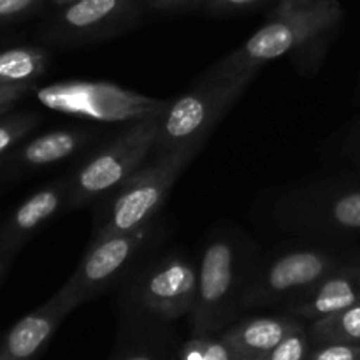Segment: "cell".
<instances>
[{
    "instance_id": "cell-1",
    "label": "cell",
    "mask_w": 360,
    "mask_h": 360,
    "mask_svg": "<svg viewBox=\"0 0 360 360\" xmlns=\"http://www.w3.org/2000/svg\"><path fill=\"white\" fill-rule=\"evenodd\" d=\"M343 20L340 0H276L266 23L213 70L221 74L259 72L266 63L306 51L329 37Z\"/></svg>"
},
{
    "instance_id": "cell-2",
    "label": "cell",
    "mask_w": 360,
    "mask_h": 360,
    "mask_svg": "<svg viewBox=\"0 0 360 360\" xmlns=\"http://www.w3.org/2000/svg\"><path fill=\"white\" fill-rule=\"evenodd\" d=\"M255 76L257 72L221 74L211 69L192 90L169 102L162 115L155 157L179 155L192 160Z\"/></svg>"
},
{
    "instance_id": "cell-3",
    "label": "cell",
    "mask_w": 360,
    "mask_h": 360,
    "mask_svg": "<svg viewBox=\"0 0 360 360\" xmlns=\"http://www.w3.org/2000/svg\"><path fill=\"white\" fill-rule=\"evenodd\" d=\"M162 115L129 123L118 137L88 158L69 179L67 207L84 206L95 199L111 195L127 178L144 164L153 151L160 130Z\"/></svg>"
},
{
    "instance_id": "cell-4",
    "label": "cell",
    "mask_w": 360,
    "mask_h": 360,
    "mask_svg": "<svg viewBox=\"0 0 360 360\" xmlns=\"http://www.w3.org/2000/svg\"><path fill=\"white\" fill-rule=\"evenodd\" d=\"M192 160L179 155L155 157L141 165L115 192L95 227V236L137 231L153 221L167 200L178 176Z\"/></svg>"
},
{
    "instance_id": "cell-5",
    "label": "cell",
    "mask_w": 360,
    "mask_h": 360,
    "mask_svg": "<svg viewBox=\"0 0 360 360\" xmlns=\"http://www.w3.org/2000/svg\"><path fill=\"white\" fill-rule=\"evenodd\" d=\"M42 105L98 123H134L160 115L169 102L104 81H62L37 91Z\"/></svg>"
},
{
    "instance_id": "cell-6",
    "label": "cell",
    "mask_w": 360,
    "mask_h": 360,
    "mask_svg": "<svg viewBox=\"0 0 360 360\" xmlns=\"http://www.w3.org/2000/svg\"><path fill=\"white\" fill-rule=\"evenodd\" d=\"M238 285V248L231 239H213L204 248L197 269V294L192 308L197 336H207L231 319L234 304H239Z\"/></svg>"
},
{
    "instance_id": "cell-7",
    "label": "cell",
    "mask_w": 360,
    "mask_h": 360,
    "mask_svg": "<svg viewBox=\"0 0 360 360\" xmlns=\"http://www.w3.org/2000/svg\"><path fill=\"white\" fill-rule=\"evenodd\" d=\"M341 264L322 250H294L264 266L239 297L243 308H267L288 302Z\"/></svg>"
},
{
    "instance_id": "cell-8",
    "label": "cell",
    "mask_w": 360,
    "mask_h": 360,
    "mask_svg": "<svg viewBox=\"0 0 360 360\" xmlns=\"http://www.w3.org/2000/svg\"><path fill=\"white\" fill-rule=\"evenodd\" d=\"M281 225L294 231H360V190L309 188L288 193L276 206Z\"/></svg>"
},
{
    "instance_id": "cell-9",
    "label": "cell",
    "mask_w": 360,
    "mask_h": 360,
    "mask_svg": "<svg viewBox=\"0 0 360 360\" xmlns=\"http://www.w3.org/2000/svg\"><path fill=\"white\" fill-rule=\"evenodd\" d=\"M150 229L151 224L137 231L94 238L79 266L63 285L77 306L97 297L116 278H120L139 253L150 234Z\"/></svg>"
},
{
    "instance_id": "cell-10",
    "label": "cell",
    "mask_w": 360,
    "mask_h": 360,
    "mask_svg": "<svg viewBox=\"0 0 360 360\" xmlns=\"http://www.w3.org/2000/svg\"><path fill=\"white\" fill-rule=\"evenodd\" d=\"M197 294V269L185 257L171 255L151 267L137 290L148 311L174 320L192 311Z\"/></svg>"
},
{
    "instance_id": "cell-11",
    "label": "cell",
    "mask_w": 360,
    "mask_h": 360,
    "mask_svg": "<svg viewBox=\"0 0 360 360\" xmlns=\"http://www.w3.org/2000/svg\"><path fill=\"white\" fill-rule=\"evenodd\" d=\"M137 11V0H77L60 14L58 34L76 42L109 37L132 23Z\"/></svg>"
},
{
    "instance_id": "cell-12",
    "label": "cell",
    "mask_w": 360,
    "mask_h": 360,
    "mask_svg": "<svg viewBox=\"0 0 360 360\" xmlns=\"http://www.w3.org/2000/svg\"><path fill=\"white\" fill-rule=\"evenodd\" d=\"M76 308L77 302L62 287L44 304L14 323L0 345V354L11 360H34L49 343L62 320Z\"/></svg>"
},
{
    "instance_id": "cell-13",
    "label": "cell",
    "mask_w": 360,
    "mask_h": 360,
    "mask_svg": "<svg viewBox=\"0 0 360 360\" xmlns=\"http://www.w3.org/2000/svg\"><path fill=\"white\" fill-rule=\"evenodd\" d=\"M360 301V266H340L287 302L295 319L319 320Z\"/></svg>"
},
{
    "instance_id": "cell-14",
    "label": "cell",
    "mask_w": 360,
    "mask_h": 360,
    "mask_svg": "<svg viewBox=\"0 0 360 360\" xmlns=\"http://www.w3.org/2000/svg\"><path fill=\"white\" fill-rule=\"evenodd\" d=\"M295 316H259L238 323L221 336L232 360H260L288 334L301 329Z\"/></svg>"
},
{
    "instance_id": "cell-15",
    "label": "cell",
    "mask_w": 360,
    "mask_h": 360,
    "mask_svg": "<svg viewBox=\"0 0 360 360\" xmlns=\"http://www.w3.org/2000/svg\"><path fill=\"white\" fill-rule=\"evenodd\" d=\"M67 195H69V179L37 190L34 195L28 197L7 221L0 236L2 248L13 250L27 241L35 231H39L63 206H67Z\"/></svg>"
},
{
    "instance_id": "cell-16",
    "label": "cell",
    "mask_w": 360,
    "mask_h": 360,
    "mask_svg": "<svg viewBox=\"0 0 360 360\" xmlns=\"http://www.w3.org/2000/svg\"><path fill=\"white\" fill-rule=\"evenodd\" d=\"M94 134L84 129H62L42 134L25 144L18 153L20 164L27 167H46L67 160L79 153L91 141Z\"/></svg>"
},
{
    "instance_id": "cell-17",
    "label": "cell",
    "mask_w": 360,
    "mask_h": 360,
    "mask_svg": "<svg viewBox=\"0 0 360 360\" xmlns=\"http://www.w3.org/2000/svg\"><path fill=\"white\" fill-rule=\"evenodd\" d=\"M48 55L41 48H13L0 51V84L34 83L44 74Z\"/></svg>"
},
{
    "instance_id": "cell-18",
    "label": "cell",
    "mask_w": 360,
    "mask_h": 360,
    "mask_svg": "<svg viewBox=\"0 0 360 360\" xmlns=\"http://www.w3.org/2000/svg\"><path fill=\"white\" fill-rule=\"evenodd\" d=\"M309 338L316 343H360V301L333 315L313 320Z\"/></svg>"
},
{
    "instance_id": "cell-19",
    "label": "cell",
    "mask_w": 360,
    "mask_h": 360,
    "mask_svg": "<svg viewBox=\"0 0 360 360\" xmlns=\"http://www.w3.org/2000/svg\"><path fill=\"white\" fill-rule=\"evenodd\" d=\"M37 123L39 115L35 112H21L0 120V155L20 143L32 129H35Z\"/></svg>"
},
{
    "instance_id": "cell-20",
    "label": "cell",
    "mask_w": 360,
    "mask_h": 360,
    "mask_svg": "<svg viewBox=\"0 0 360 360\" xmlns=\"http://www.w3.org/2000/svg\"><path fill=\"white\" fill-rule=\"evenodd\" d=\"M179 360H232V355L221 340L195 336L183 347Z\"/></svg>"
},
{
    "instance_id": "cell-21",
    "label": "cell",
    "mask_w": 360,
    "mask_h": 360,
    "mask_svg": "<svg viewBox=\"0 0 360 360\" xmlns=\"http://www.w3.org/2000/svg\"><path fill=\"white\" fill-rule=\"evenodd\" d=\"M309 354V340L304 329H297L292 334H288L281 343L271 352H267L260 360H308Z\"/></svg>"
},
{
    "instance_id": "cell-22",
    "label": "cell",
    "mask_w": 360,
    "mask_h": 360,
    "mask_svg": "<svg viewBox=\"0 0 360 360\" xmlns=\"http://www.w3.org/2000/svg\"><path fill=\"white\" fill-rule=\"evenodd\" d=\"M308 360H360V343H320Z\"/></svg>"
},
{
    "instance_id": "cell-23",
    "label": "cell",
    "mask_w": 360,
    "mask_h": 360,
    "mask_svg": "<svg viewBox=\"0 0 360 360\" xmlns=\"http://www.w3.org/2000/svg\"><path fill=\"white\" fill-rule=\"evenodd\" d=\"M266 0H210L207 2V11L214 14H229V13H241V11L253 9L260 6Z\"/></svg>"
},
{
    "instance_id": "cell-24",
    "label": "cell",
    "mask_w": 360,
    "mask_h": 360,
    "mask_svg": "<svg viewBox=\"0 0 360 360\" xmlns=\"http://www.w3.org/2000/svg\"><path fill=\"white\" fill-rule=\"evenodd\" d=\"M39 0H0V20L18 16L34 7Z\"/></svg>"
},
{
    "instance_id": "cell-25",
    "label": "cell",
    "mask_w": 360,
    "mask_h": 360,
    "mask_svg": "<svg viewBox=\"0 0 360 360\" xmlns=\"http://www.w3.org/2000/svg\"><path fill=\"white\" fill-rule=\"evenodd\" d=\"M32 88L30 83L27 84H0V108L4 105H13L18 98L23 97Z\"/></svg>"
},
{
    "instance_id": "cell-26",
    "label": "cell",
    "mask_w": 360,
    "mask_h": 360,
    "mask_svg": "<svg viewBox=\"0 0 360 360\" xmlns=\"http://www.w3.org/2000/svg\"><path fill=\"white\" fill-rule=\"evenodd\" d=\"M148 7L155 11H162V13H167V11H178L185 9V7L197 6L200 2H210V0H144Z\"/></svg>"
},
{
    "instance_id": "cell-27",
    "label": "cell",
    "mask_w": 360,
    "mask_h": 360,
    "mask_svg": "<svg viewBox=\"0 0 360 360\" xmlns=\"http://www.w3.org/2000/svg\"><path fill=\"white\" fill-rule=\"evenodd\" d=\"M74 2H77V0H55V4H58V6H63V7L70 6V4Z\"/></svg>"
},
{
    "instance_id": "cell-28",
    "label": "cell",
    "mask_w": 360,
    "mask_h": 360,
    "mask_svg": "<svg viewBox=\"0 0 360 360\" xmlns=\"http://www.w3.org/2000/svg\"><path fill=\"white\" fill-rule=\"evenodd\" d=\"M125 360H153V359L148 357V355H134V357H129Z\"/></svg>"
},
{
    "instance_id": "cell-29",
    "label": "cell",
    "mask_w": 360,
    "mask_h": 360,
    "mask_svg": "<svg viewBox=\"0 0 360 360\" xmlns=\"http://www.w3.org/2000/svg\"><path fill=\"white\" fill-rule=\"evenodd\" d=\"M11 108H13V105H4V108H0V116H2V115H6V112L9 111Z\"/></svg>"
},
{
    "instance_id": "cell-30",
    "label": "cell",
    "mask_w": 360,
    "mask_h": 360,
    "mask_svg": "<svg viewBox=\"0 0 360 360\" xmlns=\"http://www.w3.org/2000/svg\"><path fill=\"white\" fill-rule=\"evenodd\" d=\"M4 267H6V264H4V260H0V276H2L4 273Z\"/></svg>"
}]
</instances>
